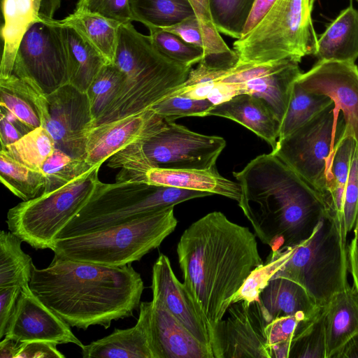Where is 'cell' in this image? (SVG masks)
<instances>
[{"label":"cell","instance_id":"7c38bea8","mask_svg":"<svg viewBox=\"0 0 358 358\" xmlns=\"http://www.w3.org/2000/svg\"><path fill=\"white\" fill-rule=\"evenodd\" d=\"M220 136L189 130L166 120L164 127L143 142V151L152 168L208 170L226 146Z\"/></svg>","mask_w":358,"mask_h":358},{"label":"cell","instance_id":"f6af8a7d","mask_svg":"<svg viewBox=\"0 0 358 358\" xmlns=\"http://www.w3.org/2000/svg\"><path fill=\"white\" fill-rule=\"evenodd\" d=\"M189 1L194 10L201 30L208 41L222 55L232 61L237 62L238 58L236 53L227 45L213 22L208 0Z\"/></svg>","mask_w":358,"mask_h":358},{"label":"cell","instance_id":"5b68a950","mask_svg":"<svg viewBox=\"0 0 358 358\" xmlns=\"http://www.w3.org/2000/svg\"><path fill=\"white\" fill-rule=\"evenodd\" d=\"M113 63L123 79L95 126L150 109L179 89L192 69L162 54L150 36L138 32L131 22L119 27Z\"/></svg>","mask_w":358,"mask_h":358},{"label":"cell","instance_id":"e0dca14e","mask_svg":"<svg viewBox=\"0 0 358 358\" xmlns=\"http://www.w3.org/2000/svg\"><path fill=\"white\" fill-rule=\"evenodd\" d=\"M166 120L151 109L94 126L86 145L85 160L99 166L114 154L137 142H143L160 131Z\"/></svg>","mask_w":358,"mask_h":358},{"label":"cell","instance_id":"d6a6232c","mask_svg":"<svg viewBox=\"0 0 358 358\" xmlns=\"http://www.w3.org/2000/svg\"><path fill=\"white\" fill-rule=\"evenodd\" d=\"M22 240L11 233H0V288L29 285L34 264L21 248Z\"/></svg>","mask_w":358,"mask_h":358},{"label":"cell","instance_id":"b9f144b4","mask_svg":"<svg viewBox=\"0 0 358 358\" xmlns=\"http://www.w3.org/2000/svg\"><path fill=\"white\" fill-rule=\"evenodd\" d=\"M108 166L121 169L116 176V182L145 183L146 173L152 168L143 151V142L132 143L114 154L108 159Z\"/></svg>","mask_w":358,"mask_h":358},{"label":"cell","instance_id":"681fc988","mask_svg":"<svg viewBox=\"0 0 358 358\" xmlns=\"http://www.w3.org/2000/svg\"><path fill=\"white\" fill-rule=\"evenodd\" d=\"M20 286L0 288V338L5 336L10 320L21 292Z\"/></svg>","mask_w":358,"mask_h":358},{"label":"cell","instance_id":"6f0895ef","mask_svg":"<svg viewBox=\"0 0 358 358\" xmlns=\"http://www.w3.org/2000/svg\"><path fill=\"white\" fill-rule=\"evenodd\" d=\"M358 2V0H356Z\"/></svg>","mask_w":358,"mask_h":358},{"label":"cell","instance_id":"8fae6325","mask_svg":"<svg viewBox=\"0 0 358 358\" xmlns=\"http://www.w3.org/2000/svg\"><path fill=\"white\" fill-rule=\"evenodd\" d=\"M50 94L69 82L68 52L60 20L40 15L24 35L13 73Z\"/></svg>","mask_w":358,"mask_h":358},{"label":"cell","instance_id":"e575fe53","mask_svg":"<svg viewBox=\"0 0 358 358\" xmlns=\"http://www.w3.org/2000/svg\"><path fill=\"white\" fill-rule=\"evenodd\" d=\"M329 97L304 90L295 81L287 110L280 124L279 139L283 138L330 106Z\"/></svg>","mask_w":358,"mask_h":358},{"label":"cell","instance_id":"9c48e42d","mask_svg":"<svg viewBox=\"0 0 358 358\" xmlns=\"http://www.w3.org/2000/svg\"><path fill=\"white\" fill-rule=\"evenodd\" d=\"M99 166L62 187L9 209V231L36 250H53L59 231L87 203L99 181Z\"/></svg>","mask_w":358,"mask_h":358},{"label":"cell","instance_id":"ba28073f","mask_svg":"<svg viewBox=\"0 0 358 358\" xmlns=\"http://www.w3.org/2000/svg\"><path fill=\"white\" fill-rule=\"evenodd\" d=\"M315 0H277L271 10L233 45L237 64H264L313 55L317 36L312 22Z\"/></svg>","mask_w":358,"mask_h":358},{"label":"cell","instance_id":"3957f363","mask_svg":"<svg viewBox=\"0 0 358 358\" xmlns=\"http://www.w3.org/2000/svg\"><path fill=\"white\" fill-rule=\"evenodd\" d=\"M233 175L241 187L238 206L271 252L308 238L329 211L322 196L271 152Z\"/></svg>","mask_w":358,"mask_h":358},{"label":"cell","instance_id":"6da1fadb","mask_svg":"<svg viewBox=\"0 0 358 358\" xmlns=\"http://www.w3.org/2000/svg\"><path fill=\"white\" fill-rule=\"evenodd\" d=\"M256 236L220 211L209 213L182 234L177 255L183 284L210 336L235 294L264 262Z\"/></svg>","mask_w":358,"mask_h":358},{"label":"cell","instance_id":"f907efd6","mask_svg":"<svg viewBox=\"0 0 358 358\" xmlns=\"http://www.w3.org/2000/svg\"><path fill=\"white\" fill-rule=\"evenodd\" d=\"M277 0H255L243 29V36L252 30L271 10Z\"/></svg>","mask_w":358,"mask_h":358},{"label":"cell","instance_id":"4fadbf2b","mask_svg":"<svg viewBox=\"0 0 358 358\" xmlns=\"http://www.w3.org/2000/svg\"><path fill=\"white\" fill-rule=\"evenodd\" d=\"M229 315L210 336L214 358H271L265 328L267 325L257 299L231 304Z\"/></svg>","mask_w":358,"mask_h":358},{"label":"cell","instance_id":"277c9868","mask_svg":"<svg viewBox=\"0 0 358 358\" xmlns=\"http://www.w3.org/2000/svg\"><path fill=\"white\" fill-rule=\"evenodd\" d=\"M347 236L335 216L327 212L311 235L293 245L271 252L257 273L266 285L278 277L301 285L318 306L350 286Z\"/></svg>","mask_w":358,"mask_h":358},{"label":"cell","instance_id":"7a4b0ae2","mask_svg":"<svg viewBox=\"0 0 358 358\" xmlns=\"http://www.w3.org/2000/svg\"><path fill=\"white\" fill-rule=\"evenodd\" d=\"M29 287L70 327L84 330L132 316L144 289L131 264L106 266L56 255L48 267L34 266Z\"/></svg>","mask_w":358,"mask_h":358},{"label":"cell","instance_id":"ee69618b","mask_svg":"<svg viewBox=\"0 0 358 358\" xmlns=\"http://www.w3.org/2000/svg\"><path fill=\"white\" fill-rule=\"evenodd\" d=\"M76 10L97 14L119 24L133 21L129 0H78Z\"/></svg>","mask_w":358,"mask_h":358},{"label":"cell","instance_id":"484cf974","mask_svg":"<svg viewBox=\"0 0 358 358\" xmlns=\"http://www.w3.org/2000/svg\"><path fill=\"white\" fill-rule=\"evenodd\" d=\"M313 55L318 61L355 63L358 58V10L352 4L317 38Z\"/></svg>","mask_w":358,"mask_h":358},{"label":"cell","instance_id":"1f68e13d","mask_svg":"<svg viewBox=\"0 0 358 358\" xmlns=\"http://www.w3.org/2000/svg\"><path fill=\"white\" fill-rule=\"evenodd\" d=\"M132 20L166 29L196 17L189 0H129Z\"/></svg>","mask_w":358,"mask_h":358},{"label":"cell","instance_id":"9f6ffc18","mask_svg":"<svg viewBox=\"0 0 358 358\" xmlns=\"http://www.w3.org/2000/svg\"><path fill=\"white\" fill-rule=\"evenodd\" d=\"M354 234H355L354 238L356 241V244H357V246L358 248V213H357L356 222H355V224L354 226Z\"/></svg>","mask_w":358,"mask_h":358},{"label":"cell","instance_id":"816d5d0a","mask_svg":"<svg viewBox=\"0 0 358 358\" xmlns=\"http://www.w3.org/2000/svg\"><path fill=\"white\" fill-rule=\"evenodd\" d=\"M237 94H238L237 90L233 85L222 82H215L207 99L213 106H216L230 100Z\"/></svg>","mask_w":358,"mask_h":358},{"label":"cell","instance_id":"db71d44e","mask_svg":"<svg viewBox=\"0 0 358 358\" xmlns=\"http://www.w3.org/2000/svg\"><path fill=\"white\" fill-rule=\"evenodd\" d=\"M332 358H358V334L349 339Z\"/></svg>","mask_w":358,"mask_h":358},{"label":"cell","instance_id":"f546056e","mask_svg":"<svg viewBox=\"0 0 358 358\" xmlns=\"http://www.w3.org/2000/svg\"><path fill=\"white\" fill-rule=\"evenodd\" d=\"M357 145L353 134L345 127L344 134L334 147L327 170V204L329 211L343 228L344 192Z\"/></svg>","mask_w":358,"mask_h":358},{"label":"cell","instance_id":"83f0119b","mask_svg":"<svg viewBox=\"0 0 358 358\" xmlns=\"http://www.w3.org/2000/svg\"><path fill=\"white\" fill-rule=\"evenodd\" d=\"M42 0H2L4 24L0 78L10 76L20 43L29 27L41 15Z\"/></svg>","mask_w":358,"mask_h":358},{"label":"cell","instance_id":"44dd1931","mask_svg":"<svg viewBox=\"0 0 358 358\" xmlns=\"http://www.w3.org/2000/svg\"><path fill=\"white\" fill-rule=\"evenodd\" d=\"M299 62L291 59L276 61L268 71L236 86L239 94L263 100L281 124L288 108L294 83L302 73Z\"/></svg>","mask_w":358,"mask_h":358},{"label":"cell","instance_id":"7402d4cb","mask_svg":"<svg viewBox=\"0 0 358 358\" xmlns=\"http://www.w3.org/2000/svg\"><path fill=\"white\" fill-rule=\"evenodd\" d=\"M219 116L235 121L264 139L275 149L280 124L261 99L249 94H239L230 100L213 106L206 116Z\"/></svg>","mask_w":358,"mask_h":358},{"label":"cell","instance_id":"7bdbcfd3","mask_svg":"<svg viewBox=\"0 0 358 358\" xmlns=\"http://www.w3.org/2000/svg\"><path fill=\"white\" fill-rule=\"evenodd\" d=\"M213 105L207 99H195L183 96L170 95L150 109L165 120L188 116L205 117Z\"/></svg>","mask_w":358,"mask_h":358},{"label":"cell","instance_id":"4dcf8cb0","mask_svg":"<svg viewBox=\"0 0 358 358\" xmlns=\"http://www.w3.org/2000/svg\"><path fill=\"white\" fill-rule=\"evenodd\" d=\"M60 22L75 28L108 63H113L121 24L97 14L77 10Z\"/></svg>","mask_w":358,"mask_h":358},{"label":"cell","instance_id":"ffe728a7","mask_svg":"<svg viewBox=\"0 0 358 358\" xmlns=\"http://www.w3.org/2000/svg\"><path fill=\"white\" fill-rule=\"evenodd\" d=\"M150 301L141 302L136 324L128 329H115L110 334L84 345V358H154L150 345L149 317Z\"/></svg>","mask_w":358,"mask_h":358},{"label":"cell","instance_id":"2e32d148","mask_svg":"<svg viewBox=\"0 0 358 358\" xmlns=\"http://www.w3.org/2000/svg\"><path fill=\"white\" fill-rule=\"evenodd\" d=\"M296 82L304 90L325 95L341 110L345 127L358 145V67L355 63L318 61Z\"/></svg>","mask_w":358,"mask_h":358},{"label":"cell","instance_id":"cb8c5ba5","mask_svg":"<svg viewBox=\"0 0 358 358\" xmlns=\"http://www.w3.org/2000/svg\"><path fill=\"white\" fill-rule=\"evenodd\" d=\"M0 106L31 129L43 126L47 118V94L31 80L13 73L0 78Z\"/></svg>","mask_w":358,"mask_h":358},{"label":"cell","instance_id":"603a6c76","mask_svg":"<svg viewBox=\"0 0 358 358\" xmlns=\"http://www.w3.org/2000/svg\"><path fill=\"white\" fill-rule=\"evenodd\" d=\"M267 324L275 319L291 315L309 317L320 308L297 282L282 277L268 281L257 298Z\"/></svg>","mask_w":358,"mask_h":358},{"label":"cell","instance_id":"60d3db41","mask_svg":"<svg viewBox=\"0 0 358 358\" xmlns=\"http://www.w3.org/2000/svg\"><path fill=\"white\" fill-rule=\"evenodd\" d=\"M150 37L155 46L166 57L185 66L199 64L203 58L201 49L162 28H150Z\"/></svg>","mask_w":358,"mask_h":358},{"label":"cell","instance_id":"30bf717a","mask_svg":"<svg viewBox=\"0 0 358 358\" xmlns=\"http://www.w3.org/2000/svg\"><path fill=\"white\" fill-rule=\"evenodd\" d=\"M338 113L339 108L332 103L279 139L271 152L317 191L326 203L329 162L335 145L345 131L343 116L338 118Z\"/></svg>","mask_w":358,"mask_h":358},{"label":"cell","instance_id":"d6986e66","mask_svg":"<svg viewBox=\"0 0 358 358\" xmlns=\"http://www.w3.org/2000/svg\"><path fill=\"white\" fill-rule=\"evenodd\" d=\"M150 303L149 331L154 358H214L212 350L162 306L152 300Z\"/></svg>","mask_w":358,"mask_h":358},{"label":"cell","instance_id":"d4e9b609","mask_svg":"<svg viewBox=\"0 0 358 358\" xmlns=\"http://www.w3.org/2000/svg\"><path fill=\"white\" fill-rule=\"evenodd\" d=\"M145 183L219 194L238 201L241 187L238 182L221 176L216 168L208 170L150 169Z\"/></svg>","mask_w":358,"mask_h":358},{"label":"cell","instance_id":"74e56055","mask_svg":"<svg viewBox=\"0 0 358 358\" xmlns=\"http://www.w3.org/2000/svg\"><path fill=\"white\" fill-rule=\"evenodd\" d=\"M93 168L85 159L75 158L55 148L41 169L45 176V187L42 194L62 187Z\"/></svg>","mask_w":358,"mask_h":358},{"label":"cell","instance_id":"9a60e30c","mask_svg":"<svg viewBox=\"0 0 358 358\" xmlns=\"http://www.w3.org/2000/svg\"><path fill=\"white\" fill-rule=\"evenodd\" d=\"M70 327L27 285L21 289L4 337L18 343L45 341L57 345L73 343L83 348L84 345Z\"/></svg>","mask_w":358,"mask_h":358},{"label":"cell","instance_id":"8d00e7d4","mask_svg":"<svg viewBox=\"0 0 358 358\" xmlns=\"http://www.w3.org/2000/svg\"><path fill=\"white\" fill-rule=\"evenodd\" d=\"M324 306L303 320L293 336L289 358H326Z\"/></svg>","mask_w":358,"mask_h":358},{"label":"cell","instance_id":"f35d334b","mask_svg":"<svg viewBox=\"0 0 358 358\" xmlns=\"http://www.w3.org/2000/svg\"><path fill=\"white\" fill-rule=\"evenodd\" d=\"M255 0H208L213 22L219 33L240 38Z\"/></svg>","mask_w":358,"mask_h":358},{"label":"cell","instance_id":"ab89813d","mask_svg":"<svg viewBox=\"0 0 358 358\" xmlns=\"http://www.w3.org/2000/svg\"><path fill=\"white\" fill-rule=\"evenodd\" d=\"M123 75L114 63L105 64L89 87L87 95L96 122L115 98Z\"/></svg>","mask_w":358,"mask_h":358},{"label":"cell","instance_id":"7dc6e473","mask_svg":"<svg viewBox=\"0 0 358 358\" xmlns=\"http://www.w3.org/2000/svg\"><path fill=\"white\" fill-rule=\"evenodd\" d=\"M30 127L17 118L7 109H0L1 148L10 145L31 131Z\"/></svg>","mask_w":358,"mask_h":358},{"label":"cell","instance_id":"836d02e7","mask_svg":"<svg viewBox=\"0 0 358 358\" xmlns=\"http://www.w3.org/2000/svg\"><path fill=\"white\" fill-rule=\"evenodd\" d=\"M0 180L6 187L22 201L39 196L45 187V176L42 171L17 162L2 149L0 152Z\"/></svg>","mask_w":358,"mask_h":358},{"label":"cell","instance_id":"c3c4849f","mask_svg":"<svg viewBox=\"0 0 358 358\" xmlns=\"http://www.w3.org/2000/svg\"><path fill=\"white\" fill-rule=\"evenodd\" d=\"M64 358L57 344L45 341L17 342L15 358Z\"/></svg>","mask_w":358,"mask_h":358},{"label":"cell","instance_id":"bcb514c9","mask_svg":"<svg viewBox=\"0 0 358 358\" xmlns=\"http://www.w3.org/2000/svg\"><path fill=\"white\" fill-rule=\"evenodd\" d=\"M358 213V145L352 159L343 206V223L348 234L355 226Z\"/></svg>","mask_w":358,"mask_h":358},{"label":"cell","instance_id":"ac0fdd59","mask_svg":"<svg viewBox=\"0 0 358 358\" xmlns=\"http://www.w3.org/2000/svg\"><path fill=\"white\" fill-rule=\"evenodd\" d=\"M151 289L152 301L162 306L211 350L206 324L184 284L176 276L169 257L164 254L159 255L152 266Z\"/></svg>","mask_w":358,"mask_h":358},{"label":"cell","instance_id":"d590c367","mask_svg":"<svg viewBox=\"0 0 358 358\" xmlns=\"http://www.w3.org/2000/svg\"><path fill=\"white\" fill-rule=\"evenodd\" d=\"M55 148L52 136L42 126L30 131L16 142L1 148L14 159L39 171Z\"/></svg>","mask_w":358,"mask_h":358},{"label":"cell","instance_id":"52a82bcc","mask_svg":"<svg viewBox=\"0 0 358 358\" xmlns=\"http://www.w3.org/2000/svg\"><path fill=\"white\" fill-rule=\"evenodd\" d=\"M210 195L145 182L103 183L99 180L87 203L59 231L57 239L121 224L192 199Z\"/></svg>","mask_w":358,"mask_h":358},{"label":"cell","instance_id":"f1b7e54d","mask_svg":"<svg viewBox=\"0 0 358 358\" xmlns=\"http://www.w3.org/2000/svg\"><path fill=\"white\" fill-rule=\"evenodd\" d=\"M63 27L68 52V84L87 93L96 76L108 62L75 28L65 24Z\"/></svg>","mask_w":358,"mask_h":358},{"label":"cell","instance_id":"4316f807","mask_svg":"<svg viewBox=\"0 0 358 358\" xmlns=\"http://www.w3.org/2000/svg\"><path fill=\"white\" fill-rule=\"evenodd\" d=\"M326 358L358 334V292L353 285L334 294L324 305Z\"/></svg>","mask_w":358,"mask_h":358},{"label":"cell","instance_id":"8992f818","mask_svg":"<svg viewBox=\"0 0 358 358\" xmlns=\"http://www.w3.org/2000/svg\"><path fill=\"white\" fill-rule=\"evenodd\" d=\"M177 224L171 207L103 229L58 238L52 251L73 261L122 266L157 248Z\"/></svg>","mask_w":358,"mask_h":358},{"label":"cell","instance_id":"f5cc1de1","mask_svg":"<svg viewBox=\"0 0 358 358\" xmlns=\"http://www.w3.org/2000/svg\"><path fill=\"white\" fill-rule=\"evenodd\" d=\"M349 271L351 273L354 286L358 292V248L355 238L348 247Z\"/></svg>","mask_w":358,"mask_h":358},{"label":"cell","instance_id":"5bb4252c","mask_svg":"<svg viewBox=\"0 0 358 358\" xmlns=\"http://www.w3.org/2000/svg\"><path fill=\"white\" fill-rule=\"evenodd\" d=\"M95 126L87 93L66 84L47 94L45 127L56 148L85 159L88 136Z\"/></svg>","mask_w":358,"mask_h":358},{"label":"cell","instance_id":"11a10c76","mask_svg":"<svg viewBox=\"0 0 358 358\" xmlns=\"http://www.w3.org/2000/svg\"><path fill=\"white\" fill-rule=\"evenodd\" d=\"M17 342L4 337L0 343L1 358H15L17 353Z\"/></svg>","mask_w":358,"mask_h":358}]
</instances>
